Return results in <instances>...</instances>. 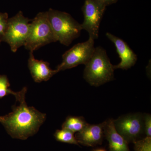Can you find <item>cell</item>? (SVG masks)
Segmentation results:
<instances>
[{"label":"cell","instance_id":"cell-16","mask_svg":"<svg viewBox=\"0 0 151 151\" xmlns=\"http://www.w3.org/2000/svg\"><path fill=\"white\" fill-rule=\"evenodd\" d=\"M134 143L135 151H151V137H146Z\"/></svg>","mask_w":151,"mask_h":151},{"label":"cell","instance_id":"cell-5","mask_svg":"<svg viewBox=\"0 0 151 151\" xmlns=\"http://www.w3.org/2000/svg\"><path fill=\"white\" fill-rule=\"evenodd\" d=\"M32 20L25 17L22 11L9 19L1 42L9 44L13 52H16L20 47L24 46L29 34Z\"/></svg>","mask_w":151,"mask_h":151},{"label":"cell","instance_id":"cell-8","mask_svg":"<svg viewBox=\"0 0 151 151\" xmlns=\"http://www.w3.org/2000/svg\"><path fill=\"white\" fill-rule=\"evenodd\" d=\"M115 128L127 142L137 141L144 132V116L140 113L129 114L114 120Z\"/></svg>","mask_w":151,"mask_h":151},{"label":"cell","instance_id":"cell-6","mask_svg":"<svg viewBox=\"0 0 151 151\" xmlns=\"http://www.w3.org/2000/svg\"><path fill=\"white\" fill-rule=\"evenodd\" d=\"M94 40L89 38L85 42L77 44L65 52L62 55V62L57 67L56 70L59 72L80 64L86 65L95 50Z\"/></svg>","mask_w":151,"mask_h":151},{"label":"cell","instance_id":"cell-14","mask_svg":"<svg viewBox=\"0 0 151 151\" xmlns=\"http://www.w3.org/2000/svg\"><path fill=\"white\" fill-rule=\"evenodd\" d=\"M74 134L69 130L62 129L61 130H57L54 136L55 139L58 142L79 145Z\"/></svg>","mask_w":151,"mask_h":151},{"label":"cell","instance_id":"cell-2","mask_svg":"<svg viewBox=\"0 0 151 151\" xmlns=\"http://www.w3.org/2000/svg\"><path fill=\"white\" fill-rule=\"evenodd\" d=\"M113 66L105 50L101 47H95L92 57L85 65L84 79L94 86L112 81L114 77Z\"/></svg>","mask_w":151,"mask_h":151},{"label":"cell","instance_id":"cell-13","mask_svg":"<svg viewBox=\"0 0 151 151\" xmlns=\"http://www.w3.org/2000/svg\"><path fill=\"white\" fill-rule=\"evenodd\" d=\"M87 124L83 117L69 116L63 124L62 129L69 130L73 133H78L82 131Z\"/></svg>","mask_w":151,"mask_h":151},{"label":"cell","instance_id":"cell-7","mask_svg":"<svg viewBox=\"0 0 151 151\" xmlns=\"http://www.w3.org/2000/svg\"><path fill=\"white\" fill-rule=\"evenodd\" d=\"M107 6L101 0H85L82 10L84 22L82 29L89 33V38L95 40L98 37L100 23Z\"/></svg>","mask_w":151,"mask_h":151},{"label":"cell","instance_id":"cell-1","mask_svg":"<svg viewBox=\"0 0 151 151\" xmlns=\"http://www.w3.org/2000/svg\"><path fill=\"white\" fill-rule=\"evenodd\" d=\"M27 88L24 87L15 96L19 106L13 105L12 112L0 116V123L12 138L26 140L37 133L46 118V115L34 107H29L25 101Z\"/></svg>","mask_w":151,"mask_h":151},{"label":"cell","instance_id":"cell-3","mask_svg":"<svg viewBox=\"0 0 151 151\" xmlns=\"http://www.w3.org/2000/svg\"><path fill=\"white\" fill-rule=\"evenodd\" d=\"M49 21L58 41L68 46L80 35L81 24L69 14L50 9L47 12Z\"/></svg>","mask_w":151,"mask_h":151},{"label":"cell","instance_id":"cell-4","mask_svg":"<svg viewBox=\"0 0 151 151\" xmlns=\"http://www.w3.org/2000/svg\"><path fill=\"white\" fill-rule=\"evenodd\" d=\"M57 41L49 21L47 12H40L31 22L29 34L24 46L27 50L33 52Z\"/></svg>","mask_w":151,"mask_h":151},{"label":"cell","instance_id":"cell-17","mask_svg":"<svg viewBox=\"0 0 151 151\" xmlns=\"http://www.w3.org/2000/svg\"><path fill=\"white\" fill-rule=\"evenodd\" d=\"M8 14L0 13V42L4 35L8 21Z\"/></svg>","mask_w":151,"mask_h":151},{"label":"cell","instance_id":"cell-10","mask_svg":"<svg viewBox=\"0 0 151 151\" xmlns=\"http://www.w3.org/2000/svg\"><path fill=\"white\" fill-rule=\"evenodd\" d=\"M104 137V122L98 124H87L75 137L78 144L88 147L101 145Z\"/></svg>","mask_w":151,"mask_h":151},{"label":"cell","instance_id":"cell-15","mask_svg":"<svg viewBox=\"0 0 151 151\" xmlns=\"http://www.w3.org/2000/svg\"><path fill=\"white\" fill-rule=\"evenodd\" d=\"M10 86V84L6 76L0 75V99L9 94L15 96L17 92H14L9 89Z\"/></svg>","mask_w":151,"mask_h":151},{"label":"cell","instance_id":"cell-11","mask_svg":"<svg viewBox=\"0 0 151 151\" xmlns=\"http://www.w3.org/2000/svg\"><path fill=\"white\" fill-rule=\"evenodd\" d=\"M33 52H30L28 60V66L34 80L40 83L48 81L58 71L52 70L50 67L49 63L42 60L36 59L33 54Z\"/></svg>","mask_w":151,"mask_h":151},{"label":"cell","instance_id":"cell-12","mask_svg":"<svg viewBox=\"0 0 151 151\" xmlns=\"http://www.w3.org/2000/svg\"><path fill=\"white\" fill-rule=\"evenodd\" d=\"M104 132L110 151H130L128 142L116 130L114 120L110 119L104 122Z\"/></svg>","mask_w":151,"mask_h":151},{"label":"cell","instance_id":"cell-18","mask_svg":"<svg viewBox=\"0 0 151 151\" xmlns=\"http://www.w3.org/2000/svg\"><path fill=\"white\" fill-rule=\"evenodd\" d=\"M144 132L146 137H151V116L149 114L144 116Z\"/></svg>","mask_w":151,"mask_h":151},{"label":"cell","instance_id":"cell-9","mask_svg":"<svg viewBox=\"0 0 151 151\" xmlns=\"http://www.w3.org/2000/svg\"><path fill=\"white\" fill-rule=\"evenodd\" d=\"M106 35L114 44L117 53L121 60L119 64L113 66L114 69L127 70L134 66L137 60V56L128 44L123 40L111 33H106Z\"/></svg>","mask_w":151,"mask_h":151},{"label":"cell","instance_id":"cell-20","mask_svg":"<svg viewBox=\"0 0 151 151\" xmlns=\"http://www.w3.org/2000/svg\"><path fill=\"white\" fill-rule=\"evenodd\" d=\"M106 151L105 150V149L103 148H100L97 149V150H94V151Z\"/></svg>","mask_w":151,"mask_h":151},{"label":"cell","instance_id":"cell-19","mask_svg":"<svg viewBox=\"0 0 151 151\" xmlns=\"http://www.w3.org/2000/svg\"><path fill=\"white\" fill-rule=\"evenodd\" d=\"M101 1L107 6H108L111 5L112 4L116 3L119 0H101Z\"/></svg>","mask_w":151,"mask_h":151}]
</instances>
